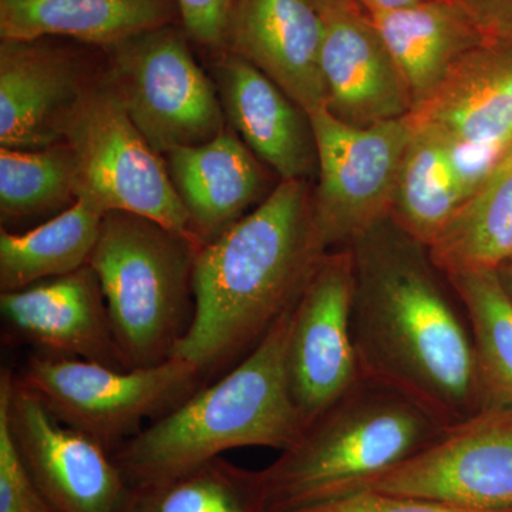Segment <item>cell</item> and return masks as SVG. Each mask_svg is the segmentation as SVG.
I'll use <instances>...</instances> for the list:
<instances>
[{
  "label": "cell",
  "instance_id": "cell-1",
  "mask_svg": "<svg viewBox=\"0 0 512 512\" xmlns=\"http://www.w3.org/2000/svg\"><path fill=\"white\" fill-rule=\"evenodd\" d=\"M360 376L420 404L443 426L481 412L473 338L426 245L386 217L349 245Z\"/></svg>",
  "mask_w": 512,
  "mask_h": 512
},
{
  "label": "cell",
  "instance_id": "cell-2",
  "mask_svg": "<svg viewBox=\"0 0 512 512\" xmlns=\"http://www.w3.org/2000/svg\"><path fill=\"white\" fill-rule=\"evenodd\" d=\"M308 181H281L224 234L201 247L194 315L173 357L205 380L244 359L298 301L323 254Z\"/></svg>",
  "mask_w": 512,
  "mask_h": 512
},
{
  "label": "cell",
  "instance_id": "cell-3",
  "mask_svg": "<svg viewBox=\"0 0 512 512\" xmlns=\"http://www.w3.org/2000/svg\"><path fill=\"white\" fill-rule=\"evenodd\" d=\"M292 309L227 375L204 384L111 456L128 487L180 476L234 448L284 451L301 437L305 421L288 373Z\"/></svg>",
  "mask_w": 512,
  "mask_h": 512
},
{
  "label": "cell",
  "instance_id": "cell-4",
  "mask_svg": "<svg viewBox=\"0 0 512 512\" xmlns=\"http://www.w3.org/2000/svg\"><path fill=\"white\" fill-rule=\"evenodd\" d=\"M446 429L409 397L362 377L258 471L265 511L301 510L365 490Z\"/></svg>",
  "mask_w": 512,
  "mask_h": 512
},
{
  "label": "cell",
  "instance_id": "cell-5",
  "mask_svg": "<svg viewBox=\"0 0 512 512\" xmlns=\"http://www.w3.org/2000/svg\"><path fill=\"white\" fill-rule=\"evenodd\" d=\"M202 245L150 218L107 212L90 256L111 326L133 367L173 357L194 315V269Z\"/></svg>",
  "mask_w": 512,
  "mask_h": 512
},
{
  "label": "cell",
  "instance_id": "cell-6",
  "mask_svg": "<svg viewBox=\"0 0 512 512\" xmlns=\"http://www.w3.org/2000/svg\"><path fill=\"white\" fill-rule=\"evenodd\" d=\"M16 376L60 423L110 456L146 427L144 421L160 419L207 384L194 366L178 357L120 370L39 353Z\"/></svg>",
  "mask_w": 512,
  "mask_h": 512
},
{
  "label": "cell",
  "instance_id": "cell-7",
  "mask_svg": "<svg viewBox=\"0 0 512 512\" xmlns=\"http://www.w3.org/2000/svg\"><path fill=\"white\" fill-rule=\"evenodd\" d=\"M64 143L76 160L77 200L104 214L128 212L150 218L195 239L164 157L134 126L106 69L84 93Z\"/></svg>",
  "mask_w": 512,
  "mask_h": 512
},
{
  "label": "cell",
  "instance_id": "cell-8",
  "mask_svg": "<svg viewBox=\"0 0 512 512\" xmlns=\"http://www.w3.org/2000/svg\"><path fill=\"white\" fill-rule=\"evenodd\" d=\"M188 40L171 25L104 50V69L124 109L163 157L174 148L207 143L227 128L214 80L195 60Z\"/></svg>",
  "mask_w": 512,
  "mask_h": 512
},
{
  "label": "cell",
  "instance_id": "cell-9",
  "mask_svg": "<svg viewBox=\"0 0 512 512\" xmlns=\"http://www.w3.org/2000/svg\"><path fill=\"white\" fill-rule=\"evenodd\" d=\"M318 185L311 194L313 228L323 251L349 247L392 212L404 154L416 131L412 114L356 127L328 110L311 116Z\"/></svg>",
  "mask_w": 512,
  "mask_h": 512
},
{
  "label": "cell",
  "instance_id": "cell-10",
  "mask_svg": "<svg viewBox=\"0 0 512 512\" xmlns=\"http://www.w3.org/2000/svg\"><path fill=\"white\" fill-rule=\"evenodd\" d=\"M366 488L460 511L512 512V412L481 410L447 427Z\"/></svg>",
  "mask_w": 512,
  "mask_h": 512
},
{
  "label": "cell",
  "instance_id": "cell-11",
  "mask_svg": "<svg viewBox=\"0 0 512 512\" xmlns=\"http://www.w3.org/2000/svg\"><path fill=\"white\" fill-rule=\"evenodd\" d=\"M0 412L23 466L53 511H121L130 487L110 454L60 423L9 369L0 375Z\"/></svg>",
  "mask_w": 512,
  "mask_h": 512
},
{
  "label": "cell",
  "instance_id": "cell-12",
  "mask_svg": "<svg viewBox=\"0 0 512 512\" xmlns=\"http://www.w3.org/2000/svg\"><path fill=\"white\" fill-rule=\"evenodd\" d=\"M353 292L352 249H333L319 259L293 305L288 373L306 427L362 379L352 335Z\"/></svg>",
  "mask_w": 512,
  "mask_h": 512
},
{
  "label": "cell",
  "instance_id": "cell-13",
  "mask_svg": "<svg viewBox=\"0 0 512 512\" xmlns=\"http://www.w3.org/2000/svg\"><path fill=\"white\" fill-rule=\"evenodd\" d=\"M82 50L55 37L0 43V146L40 150L63 144L94 77Z\"/></svg>",
  "mask_w": 512,
  "mask_h": 512
},
{
  "label": "cell",
  "instance_id": "cell-14",
  "mask_svg": "<svg viewBox=\"0 0 512 512\" xmlns=\"http://www.w3.org/2000/svg\"><path fill=\"white\" fill-rule=\"evenodd\" d=\"M323 25L325 109L356 127L402 119L413 100L359 0H311Z\"/></svg>",
  "mask_w": 512,
  "mask_h": 512
},
{
  "label": "cell",
  "instance_id": "cell-15",
  "mask_svg": "<svg viewBox=\"0 0 512 512\" xmlns=\"http://www.w3.org/2000/svg\"><path fill=\"white\" fill-rule=\"evenodd\" d=\"M0 313L6 335L16 343H28L47 355L133 369L114 335L99 278L89 264L0 293Z\"/></svg>",
  "mask_w": 512,
  "mask_h": 512
},
{
  "label": "cell",
  "instance_id": "cell-16",
  "mask_svg": "<svg viewBox=\"0 0 512 512\" xmlns=\"http://www.w3.org/2000/svg\"><path fill=\"white\" fill-rule=\"evenodd\" d=\"M322 39L311 0H234L224 50L254 64L312 116L326 106Z\"/></svg>",
  "mask_w": 512,
  "mask_h": 512
},
{
  "label": "cell",
  "instance_id": "cell-17",
  "mask_svg": "<svg viewBox=\"0 0 512 512\" xmlns=\"http://www.w3.org/2000/svg\"><path fill=\"white\" fill-rule=\"evenodd\" d=\"M214 83L229 127L281 181L318 175V151L311 116L265 73L222 50Z\"/></svg>",
  "mask_w": 512,
  "mask_h": 512
},
{
  "label": "cell",
  "instance_id": "cell-18",
  "mask_svg": "<svg viewBox=\"0 0 512 512\" xmlns=\"http://www.w3.org/2000/svg\"><path fill=\"white\" fill-rule=\"evenodd\" d=\"M164 158L202 247L271 194L265 195L261 161L231 127L200 146L174 148Z\"/></svg>",
  "mask_w": 512,
  "mask_h": 512
},
{
  "label": "cell",
  "instance_id": "cell-19",
  "mask_svg": "<svg viewBox=\"0 0 512 512\" xmlns=\"http://www.w3.org/2000/svg\"><path fill=\"white\" fill-rule=\"evenodd\" d=\"M416 126L436 130L454 147H512V57L471 50L412 111Z\"/></svg>",
  "mask_w": 512,
  "mask_h": 512
},
{
  "label": "cell",
  "instance_id": "cell-20",
  "mask_svg": "<svg viewBox=\"0 0 512 512\" xmlns=\"http://www.w3.org/2000/svg\"><path fill=\"white\" fill-rule=\"evenodd\" d=\"M178 20L177 0H0L2 40L62 37L106 50Z\"/></svg>",
  "mask_w": 512,
  "mask_h": 512
},
{
  "label": "cell",
  "instance_id": "cell-21",
  "mask_svg": "<svg viewBox=\"0 0 512 512\" xmlns=\"http://www.w3.org/2000/svg\"><path fill=\"white\" fill-rule=\"evenodd\" d=\"M363 8L402 74L413 110L461 57L476 49L466 12L451 0L393 10Z\"/></svg>",
  "mask_w": 512,
  "mask_h": 512
},
{
  "label": "cell",
  "instance_id": "cell-22",
  "mask_svg": "<svg viewBox=\"0 0 512 512\" xmlns=\"http://www.w3.org/2000/svg\"><path fill=\"white\" fill-rule=\"evenodd\" d=\"M427 251L447 278L464 272L498 271L512 262V147Z\"/></svg>",
  "mask_w": 512,
  "mask_h": 512
},
{
  "label": "cell",
  "instance_id": "cell-23",
  "mask_svg": "<svg viewBox=\"0 0 512 512\" xmlns=\"http://www.w3.org/2000/svg\"><path fill=\"white\" fill-rule=\"evenodd\" d=\"M104 212L84 200L30 231L0 229V289L19 291L89 264Z\"/></svg>",
  "mask_w": 512,
  "mask_h": 512
},
{
  "label": "cell",
  "instance_id": "cell-24",
  "mask_svg": "<svg viewBox=\"0 0 512 512\" xmlns=\"http://www.w3.org/2000/svg\"><path fill=\"white\" fill-rule=\"evenodd\" d=\"M467 198L447 141L431 127L416 126L400 167L390 217L429 247Z\"/></svg>",
  "mask_w": 512,
  "mask_h": 512
},
{
  "label": "cell",
  "instance_id": "cell-25",
  "mask_svg": "<svg viewBox=\"0 0 512 512\" xmlns=\"http://www.w3.org/2000/svg\"><path fill=\"white\" fill-rule=\"evenodd\" d=\"M466 309L476 353L481 410L512 412V299L498 271L448 276Z\"/></svg>",
  "mask_w": 512,
  "mask_h": 512
},
{
  "label": "cell",
  "instance_id": "cell-26",
  "mask_svg": "<svg viewBox=\"0 0 512 512\" xmlns=\"http://www.w3.org/2000/svg\"><path fill=\"white\" fill-rule=\"evenodd\" d=\"M120 512H266L258 471L217 457L187 473L128 490Z\"/></svg>",
  "mask_w": 512,
  "mask_h": 512
},
{
  "label": "cell",
  "instance_id": "cell-27",
  "mask_svg": "<svg viewBox=\"0 0 512 512\" xmlns=\"http://www.w3.org/2000/svg\"><path fill=\"white\" fill-rule=\"evenodd\" d=\"M77 194L76 160L66 143L40 150L0 148L3 225L62 212L77 201Z\"/></svg>",
  "mask_w": 512,
  "mask_h": 512
},
{
  "label": "cell",
  "instance_id": "cell-28",
  "mask_svg": "<svg viewBox=\"0 0 512 512\" xmlns=\"http://www.w3.org/2000/svg\"><path fill=\"white\" fill-rule=\"evenodd\" d=\"M0 512H55L20 460L8 421L0 412Z\"/></svg>",
  "mask_w": 512,
  "mask_h": 512
},
{
  "label": "cell",
  "instance_id": "cell-29",
  "mask_svg": "<svg viewBox=\"0 0 512 512\" xmlns=\"http://www.w3.org/2000/svg\"><path fill=\"white\" fill-rule=\"evenodd\" d=\"M181 25L191 42L220 53L224 50L234 0H177Z\"/></svg>",
  "mask_w": 512,
  "mask_h": 512
},
{
  "label": "cell",
  "instance_id": "cell-30",
  "mask_svg": "<svg viewBox=\"0 0 512 512\" xmlns=\"http://www.w3.org/2000/svg\"><path fill=\"white\" fill-rule=\"evenodd\" d=\"M289 512H467L443 507V505L380 493V491L360 490L312 507Z\"/></svg>",
  "mask_w": 512,
  "mask_h": 512
},
{
  "label": "cell",
  "instance_id": "cell-31",
  "mask_svg": "<svg viewBox=\"0 0 512 512\" xmlns=\"http://www.w3.org/2000/svg\"><path fill=\"white\" fill-rule=\"evenodd\" d=\"M366 8L393 10L409 8L420 3L434 2V0H359Z\"/></svg>",
  "mask_w": 512,
  "mask_h": 512
},
{
  "label": "cell",
  "instance_id": "cell-32",
  "mask_svg": "<svg viewBox=\"0 0 512 512\" xmlns=\"http://www.w3.org/2000/svg\"><path fill=\"white\" fill-rule=\"evenodd\" d=\"M498 275H500L505 291L508 292V295H510L512 299V262L498 269Z\"/></svg>",
  "mask_w": 512,
  "mask_h": 512
}]
</instances>
